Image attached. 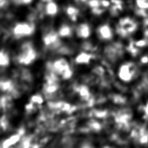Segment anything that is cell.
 Segmentation results:
<instances>
[{
	"label": "cell",
	"mask_w": 148,
	"mask_h": 148,
	"mask_svg": "<svg viewBox=\"0 0 148 148\" xmlns=\"http://www.w3.org/2000/svg\"><path fill=\"white\" fill-rule=\"evenodd\" d=\"M113 24L116 36L121 40H127L132 38L140 26L136 16L130 14H123L118 17Z\"/></svg>",
	"instance_id": "6da1fadb"
},
{
	"label": "cell",
	"mask_w": 148,
	"mask_h": 148,
	"mask_svg": "<svg viewBox=\"0 0 148 148\" xmlns=\"http://www.w3.org/2000/svg\"><path fill=\"white\" fill-rule=\"evenodd\" d=\"M41 40L43 47L48 51H59L62 53V50H66L63 46L64 40L58 36L55 27L47 26L43 30L41 34Z\"/></svg>",
	"instance_id": "7a4b0ae2"
},
{
	"label": "cell",
	"mask_w": 148,
	"mask_h": 148,
	"mask_svg": "<svg viewBox=\"0 0 148 148\" xmlns=\"http://www.w3.org/2000/svg\"><path fill=\"white\" fill-rule=\"evenodd\" d=\"M38 53L34 43L31 41L24 42L16 56V61L20 65H28L32 64L38 58Z\"/></svg>",
	"instance_id": "3957f363"
},
{
	"label": "cell",
	"mask_w": 148,
	"mask_h": 148,
	"mask_svg": "<svg viewBox=\"0 0 148 148\" xmlns=\"http://www.w3.org/2000/svg\"><path fill=\"white\" fill-rule=\"evenodd\" d=\"M94 35L100 42L107 43L113 40L116 37L113 23L108 20L99 22L94 27Z\"/></svg>",
	"instance_id": "277c9868"
},
{
	"label": "cell",
	"mask_w": 148,
	"mask_h": 148,
	"mask_svg": "<svg viewBox=\"0 0 148 148\" xmlns=\"http://www.w3.org/2000/svg\"><path fill=\"white\" fill-rule=\"evenodd\" d=\"M47 67L49 71H51L63 79H68L72 75L71 66L65 58L60 57L52 62H48Z\"/></svg>",
	"instance_id": "5b68a950"
},
{
	"label": "cell",
	"mask_w": 148,
	"mask_h": 148,
	"mask_svg": "<svg viewBox=\"0 0 148 148\" xmlns=\"http://www.w3.org/2000/svg\"><path fill=\"white\" fill-rule=\"evenodd\" d=\"M124 44H123L122 40H113L106 43L103 49V55L111 62H116L121 58L125 52Z\"/></svg>",
	"instance_id": "8992f818"
},
{
	"label": "cell",
	"mask_w": 148,
	"mask_h": 148,
	"mask_svg": "<svg viewBox=\"0 0 148 148\" xmlns=\"http://www.w3.org/2000/svg\"><path fill=\"white\" fill-rule=\"evenodd\" d=\"M80 8V6L71 2L61 6V13L68 21L75 25L82 20V12Z\"/></svg>",
	"instance_id": "52a82bcc"
},
{
	"label": "cell",
	"mask_w": 148,
	"mask_h": 148,
	"mask_svg": "<svg viewBox=\"0 0 148 148\" xmlns=\"http://www.w3.org/2000/svg\"><path fill=\"white\" fill-rule=\"evenodd\" d=\"M94 28L89 21L82 20L74 25V36L81 41L88 40L94 34Z\"/></svg>",
	"instance_id": "ba28073f"
},
{
	"label": "cell",
	"mask_w": 148,
	"mask_h": 148,
	"mask_svg": "<svg viewBox=\"0 0 148 148\" xmlns=\"http://www.w3.org/2000/svg\"><path fill=\"white\" fill-rule=\"evenodd\" d=\"M36 30L34 22L23 21L17 23L13 28V33L17 38H23L32 35Z\"/></svg>",
	"instance_id": "9c48e42d"
},
{
	"label": "cell",
	"mask_w": 148,
	"mask_h": 148,
	"mask_svg": "<svg viewBox=\"0 0 148 148\" xmlns=\"http://www.w3.org/2000/svg\"><path fill=\"white\" fill-rule=\"evenodd\" d=\"M137 72V66L134 62H126L120 66L118 75L121 80L129 82L136 77Z\"/></svg>",
	"instance_id": "30bf717a"
},
{
	"label": "cell",
	"mask_w": 148,
	"mask_h": 148,
	"mask_svg": "<svg viewBox=\"0 0 148 148\" xmlns=\"http://www.w3.org/2000/svg\"><path fill=\"white\" fill-rule=\"evenodd\" d=\"M55 28L58 36L64 41L75 37L74 25L67 20L59 23Z\"/></svg>",
	"instance_id": "8fae6325"
},
{
	"label": "cell",
	"mask_w": 148,
	"mask_h": 148,
	"mask_svg": "<svg viewBox=\"0 0 148 148\" xmlns=\"http://www.w3.org/2000/svg\"><path fill=\"white\" fill-rule=\"evenodd\" d=\"M42 14L47 18H54L61 12V6L57 0H52L45 3H42Z\"/></svg>",
	"instance_id": "7c38bea8"
},
{
	"label": "cell",
	"mask_w": 148,
	"mask_h": 148,
	"mask_svg": "<svg viewBox=\"0 0 148 148\" xmlns=\"http://www.w3.org/2000/svg\"><path fill=\"white\" fill-rule=\"evenodd\" d=\"M131 138L140 145L148 144V128L143 125H137L132 130Z\"/></svg>",
	"instance_id": "4fadbf2b"
},
{
	"label": "cell",
	"mask_w": 148,
	"mask_h": 148,
	"mask_svg": "<svg viewBox=\"0 0 148 148\" xmlns=\"http://www.w3.org/2000/svg\"><path fill=\"white\" fill-rule=\"evenodd\" d=\"M125 0H110V5L108 14L115 19L124 14L123 12L125 9Z\"/></svg>",
	"instance_id": "5bb4252c"
},
{
	"label": "cell",
	"mask_w": 148,
	"mask_h": 148,
	"mask_svg": "<svg viewBox=\"0 0 148 148\" xmlns=\"http://www.w3.org/2000/svg\"><path fill=\"white\" fill-rule=\"evenodd\" d=\"M24 134V130L23 128L18 130L17 132L11 135L8 138L5 139L1 145V148H10L18 142L20 141L23 135Z\"/></svg>",
	"instance_id": "9a60e30c"
},
{
	"label": "cell",
	"mask_w": 148,
	"mask_h": 148,
	"mask_svg": "<svg viewBox=\"0 0 148 148\" xmlns=\"http://www.w3.org/2000/svg\"><path fill=\"white\" fill-rule=\"evenodd\" d=\"M134 9L138 15L143 18L147 17L148 0H134Z\"/></svg>",
	"instance_id": "2e32d148"
},
{
	"label": "cell",
	"mask_w": 148,
	"mask_h": 148,
	"mask_svg": "<svg viewBox=\"0 0 148 148\" xmlns=\"http://www.w3.org/2000/svg\"><path fill=\"white\" fill-rule=\"evenodd\" d=\"M94 58V54L90 51L83 50L75 57V62L79 64H88Z\"/></svg>",
	"instance_id": "e0dca14e"
},
{
	"label": "cell",
	"mask_w": 148,
	"mask_h": 148,
	"mask_svg": "<svg viewBox=\"0 0 148 148\" xmlns=\"http://www.w3.org/2000/svg\"><path fill=\"white\" fill-rule=\"evenodd\" d=\"M10 63V57L5 50H0V68L8 67Z\"/></svg>",
	"instance_id": "ac0fdd59"
},
{
	"label": "cell",
	"mask_w": 148,
	"mask_h": 148,
	"mask_svg": "<svg viewBox=\"0 0 148 148\" xmlns=\"http://www.w3.org/2000/svg\"><path fill=\"white\" fill-rule=\"evenodd\" d=\"M143 37L148 39V16L143 18V21L140 26Z\"/></svg>",
	"instance_id": "d6986e66"
},
{
	"label": "cell",
	"mask_w": 148,
	"mask_h": 148,
	"mask_svg": "<svg viewBox=\"0 0 148 148\" xmlns=\"http://www.w3.org/2000/svg\"><path fill=\"white\" fill-rule=\"evenodd\" d=\"M13 1L18 5H28L32 3L34 0H13Z\"/></svg>",
	"instance_id": "ffe728a7"
},
{
	"label": "cell",
	"mask_w": 148,
	"mask_h": 148,
	"mask_svg": "<svg viewBox=\"0 0 148 148\" xmlns=\"http://www.w3.org/2000/svg\"><path fill=\"white\" fill-rule=\"evenodd\" d=\"M88 1V0H71V2H72L74 3H75V4L80 6L82 5L86 6Z\"/></svg>",
	"instance_id": "44dd1931"
},
{
	"label": "cell",
	"mask_w": 148,
	"mask_h": 148,
	"mask_svg": "<svg viewBox=\"0 0 148 148\" xmlns=\"http://www.w3.org/2000/svg\"><path fill=\"white\" fill-rule=\"evenodd\" d=\"M142 110L144 113L145 117L148 120V102L144 106L142 107Z\"/></svg>",
	"instance_id": "7402d4cb"
},
{
	"label": "cell",
	"mask_w": 148,
	"mask_h": 148,
	"mask_svg": "<svg viewBox=\"0 0 148 148\" xmlns=\"http://www.w3.org/2000/svg\"><path fill=\"white\" fill-rule=\"evenodd\" d=\"M141 61L143 63H146L148 62V57L147 56H145L142 57Z\"/></svg>",
	"instance_id": "603a6c76"
},
{
	"label": "cell",
	"mask_w": 148,
	"mask_h": 148,
	"mask_svg": "<svg viewBox=\"0 0 148 148\" xmlns=\"http://www.w3.org/2000/svg\"><path fill=\"white\" fill-rule=\"evenodd\" d=\"M81 148H94L91 145H90V144L88 143H86L84 145H83Z\"/></svg>",
	"instance_id": "cb8c5ba5"
},
{
	"label": "cell",
	"mask_w": 148,
	"mask_h": 148,
	"mask_svg": "<svg viewBox=\"0 0 148 148\" xmlns=\"http://www.w3.org/2000/svg\"><path fill=\"white\" fill-rule=\"evenodd\" d=\"M6 3V0H0V8L4 6Z\"/></svg>",
	"instance_id": "d4e9b609"
},
{
	"label": "cell",
	"mask_w": 148,
	"mask_h": 148,
	"mask_svg": "<svg viewBox=\"0 0 148 148\" xmlns=\"http://www.w3.org/2000/svg\"><path fill=\"white\" fill-rule=\"evenodd\" d=\"M40 2H41V3H45L47 2H49L50 1H52V0H39Z\"/></svg>",
	"instance_id": "484cf974"
},
{
	"label": "cell",
	"mask_w": 148,
	"mask_h": 148,
	"mask_svg": "<svg viewBox=\"0 0 148 148\" xmlns=\"http://www.w3.org/2000/svg\"><path fill=\"white\" fill-rule=\"evenodd\" d=\"M0 148H1V146H0Z\"/></svg>",
	"instance_id": "4316f807"
},
{
	"label": "cell",
	"mask_w": 148,
	"mask_h": 148,
	"mask_svg": "<svg viewBox=\"0 0 148 148\" xmlns=\"http://www.w3.org/2000/svg\"><path fill=\"white\" fill-rule=\"evenodd\" d=\"M147 46H148V43H147Z\"/></svg>",
	"instance_id": "83f0119b"
},
{
	"label": "cell",
	"mask_w": 148,
	"mask_h": 148,
	"mask_svg": "<svg viewBox=\"0 0 148 148\" xmlns=\"http://www.w3.org/2000/svg\"></svg>",
	"instance_id": "f1b7e54d"
}]
</instances>
